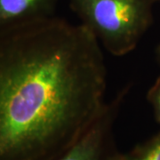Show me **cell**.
<instances>
[{
    "label": "cell",
    "mask_w": 160,
    "mask_h": 160,
    "mask_svg": "<svg viewBox=\"0 0 160 160\" xmlns=\"http://www.w3.org/2000/svg\"><path fill=\"white\" fill-rule=\"evenodd\" d=\"M102 46L53 17L0 29V160H55L105 109Z\"/></svg>",
    "instance_id": "cell-1"
},
{
    "label": "cell",
    "mask_w": 160,
    "mask_h": 160,
    "mask_svg": "<svg viewBox=\"0 0 160 160\" xmlns=\"http://www.w3.org/2000/svg\"><path fill=\"white\" fill-rule=\"evenodd\" d=\"M158 0H69L81 23L109 53L121 57L139 45L153 23Z\"/></svg>",
    "instance_id": "cell-2"
},
{
    "label": "cell",
    "mask_w": 160,
    "mask_h": 160,
    "mask_svg": "<svg viewBox=\"0 0 160 160\" xmlns=\"http://www.w3.org/2000/svg\"><path fill=\"white\" fill-rule=\"evenodd\" d=\"M131 88V84L124 86L81 137L55 160L111 159L118 151L113 134L115 122Z\"/></svg>",
    "instance_id": "cell-3"
},
{
    "label": "cell",
    "mask_w": 160,
    "mask_h": 160,
    "mask_svg": "<svg viewBox=\"0 0 160 160\" xmlns=\"http://www.w3.org/2000/svg\"><path fill=\"white\" fill-rule=\"evenodd\" d=\"M58 0H0V29L53 17Z\"/></svg>",
    "instance_id": "cell-4"
},
{
    "label": "cell",
    "mask_w": 160,
    "mask_h": 160,
    "mask_svg": "<svg viewBox=\"0 0 160 160\" xmlns=\"http://www.w3.org/2000/svg\"><path fill=\"white\" fill-rule=\"evenodd\" d=\"M110 160H160V131L126 153L117 151Z\"/></svg>",
    "instance_id": "cell-5"
},
{
    "label": "cell",
    "mask_w": 160,
    "mask_h": 160,
    "mask_svg": "<svg viewBox=\"0 0 160 160\" xmlns=\"http://www.w3.org/2000/svg\"><path fill=\"white\" fill-rule=\"evenodd\" d=\"M147 101L152 108L155 119L160 126V76L147 92Z\"/></svg>",
    "instance_id": "cell-6"
},
{
    "label": "cell",
    "mask_w": 160,
    "mask_h": 160,
    "mask_svg": "<svg viewBox=\"0 0 160 160\" xmlns=\"http://www.w3.org/2000/svg\"><path fill=\"white\" fill-rule=\"evenodd\" d=\"M155 53H156V58H157V60H158V62L160 65V44L157 46Z\"/></svg>",
    "instance_id": "cell-7"
},
{
    "label": "cell",
    "mask_w": 160,
    "mask_h": 160,
    "mask_svg": "<svg viewBox=\"0 0 160 160\" xmlns=\"http://www.w3.org/2000/svg\"><path fill=\"white\" fill-rule=\"evenodd\" d=\"M158 2H160V0H158Z\"/></svg>",
    "instance_id": "cell-8"
}]
</instances>
